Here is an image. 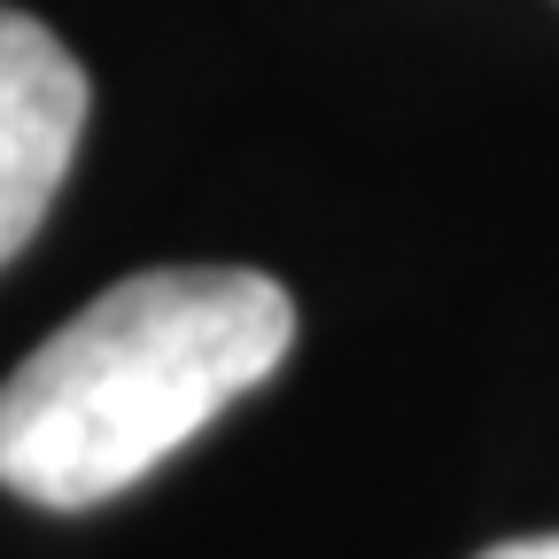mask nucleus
Returning <instances> with one entry per match:
<instances>
[{
  "instance_id": "obj_1",
  "label": "nucleus",
  "mask_w": 559,
  "mask_h": 559,
  "mask_svg": "<svg viewBox=\"0 0 559 559\" xmlns=\"http://www.w3.org/2000/svg\"><path fill=\"white\" fill-rule=\"evenodd\" d=\"M296 349V304L249 264L132 272L0 381V489L86 513L194 443Z\"/></svg>"
},
{
  "instance_id": "obj_2",
  "label": "nucleus",
  "mask_w": 559,
  "mask_h": 559,
  "mask_svg": "<svg viewBox=\"0 0 559 559\" xmlns=\"http://www.w3.org/2000/svg\"><path fill=\"white\" fill-rule=\"evenodd\" d=\"M86 109H94V86L79 55L39 16L0 9V264L39 234L55 187L70 179Z\"/></svg>"
},
{
  "instance_id": "obj_3",
  "label": "nucleus",
  "mask_w": 559,
  "mask_h": 559,
  "mask_svg": "<svg viewBox=\"0 0 559 559\" xmlns=\"http://www.w3.org/2000/svg\"><path fill=\"white\" fill-rule=\"evenodd\" d=\"M481 559H559V536H521V544H498Z\"/></svg>"
}]
</instances>
